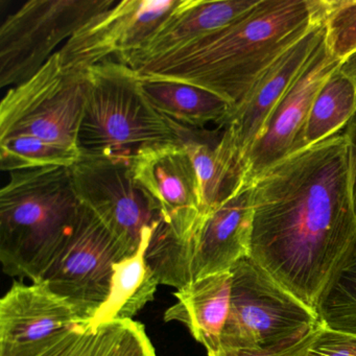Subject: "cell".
Returning a JSON list of instances; mask_svg holds the SVG:
<instances>
[{
	"instance_id": "obj_23",
	"label": "cell",
	"mask_w": 356,
	"mask_h": 356,
	"mask_svg": "<svg viewBox=\"0 0 356 356\" xmlns=\"http://www.w3.org/2000/svg\"><path fill=\"white\" fill-rule=\"evenodd\" d=\"M356 112V89L339 68L314 99L304 133V147L341 132Z\"/></svg>"
},
{
	"instance_id": "obj_5",
	"label": "cell",
	"mask_w": 356,
	"mask_h": 356,
	"mask_svg": "<svg viewBox=\"0 0 356 356\" xmlns=\"http://www.w3.org/2000/svg\"><path fill=\"white\" fill-rule=\"evenodd\" d=\"M230 270V309L218 351L274 353L322 328L314 310L283 289L251 258H243Z\"/></svg>"
},
{
	"instance_id": "obj_2",
	"label": "cell",
	"mask_w": 356,
	"mask_h": 356,
	"mask_svg": "<svg viewBox=\"0 0 356 356\" xmlns=\"http://www.w3.org/2000/svg\"><path fill=\"white\" fill-rule=\"evenodd\" d=\"M325 0H259L225 28L130 67L145 78L201 87L234 108L277 59L325 22Z\"/></svg>"
},
{
	"instance_id": "obj_8",
	"label": "cell",
	"mask_w": 356,
	"mask_h": 356,
	"mask_svg": "<svg viewBox=\"0 0 356 356\" xmlns=\"http://www.w3.org/2000/svg\"><path fill=\"white\" fill-rule=\"evenodd\" d=\"M130 160L131 156L81 154L70 168L81 205L111 231L129 257L163 220L156 202L133 178Z\"/></svg>"
},
{
	"instance_id": "obj_12",
	"label": "cell",
	"mask_w": 356,
	"mask_h": 356,
	"mask_svg": "<svg viewBox=\"0 0 356 356\" xmlns=\"http://www.w3.org/2000/svg\"><path fill=\"white\" fill-rule=\"evenodd\" d=\"M326 35L325 22L314 26L274 62L260 76L245 99L231 110L222 128V140L243 170V178L245 162L250 151L266 130L281 99L326 40Z\"/></svg>"
},
{
	"instance_id": "obj_15",
	"label": "cell",
	"mask_w": 356,
	"mask_h": 356,
	"mask_svg": "<svg viewBox=\"0 0 356 356\" xmlns=\"http://www.w3.org/2000/svg\"><path fill=\"white\" fill-rule=\"evenodd\" d=\"M0 356H157L145 326L133 320L80 323L28 343H0Z\"/></svg>"
},
{
	"instance_id": "obj_7",
	"label": "cell",
	"mask_w": 356,
	"mask_h": 356,
	"mask_svg": "<svg viewBox=\"0 0 356 356\" xmlns=\"http://www.w3.org/2000/svg\"><path fill=\"white\" fill-rule=\"evenodd\" d=\"M115 0H31L0 26V87L17 86L34 76L56 47L70 40Z\"/></svg>"
},
{
	"instance_id": "obj_24",
	"label": "cell",
	"mask_w": 356,
	"mask_h": 356,
	"mask_svg": "<svg viewBox=\"0 0 356 356\" xmlns=\"http://www.w3.org/2000/svg\"><path fill=\"white\" fill-rule=\"evenodd\" d=\"M81 157L79 149L62 147L29 135L0 140V168L5 172L43 168H72Z\"/></svg>"
},
{
	"instance_id": "obj_14",
	"label": "cell",
	"mask_w": 356,
	"mask_h": 356,
	"mask_svg": "<svg viewBox=\"0 0 356 356\" xmlns=\"http://www.w3.org/2000/svg\"><path fill=\"white\" fill-rule=\"evenodd\" d=\"M252 225V185L243 183L224 203L202 216L187 245L191 282L230 270L248 257Z\"/></svg>"
},
{
	"instance_id": "obj_25",
	"label": "cell",
	"mask_w": 356,
	"mask_h": 356,
	"mask_svg": "<svg viewBox=\"0 0 356 356\" xmlns=\"http://www.w3.org/2000/svg\"><path fill=\"white\" fill-rule=\"evenodd\" d=\"M325 5L327 47L343 61L356 51V0H325Z\"/></svg>"
},
{
	"instance_id": "obj_28",
	"label": "cell",
	"mask_w": 356,
	"mask_h": 356,
	"mask_svg": "<svg viewBox=\"0 0 356 356\" xmlns=\"http://www.w3.org/2000/svg\"><path fill=\"white\" fill-rule=\"evenodd\" d=\"M345 137L349 156L350 180H351L352 199L356 213V112L341 131Z\"/></svg>"
},
{
	"instance_id": "obj_4",
	"label": "cell",
	"mask_w": 356,
	"mask_h": 356,
	"mask_svg": "<svg viewBox=\"0 0 356 356\" xmlns=\"http://www.w3.org/2000/svg\"><path fill=\"white\" fill-rule=\"evenodd\" d=\"M186 131L156 110L130 66L110 60L86 70L81 154L132 156L147 145L182 143Z\"/></svg>"
},
{
	"instance_id": "obj_6",
	"label": "cell",
	"mask_w": 356,
	"mask_h": 356,
	"mask_svg": "<svg viewBox=\"0 0 356 356\" xmlns=\"http://www.w3.org/2000/svg\"><path fill=\"white\" fill-rule=\"evenodd\" d=\"M85 95L86 72L63 67L57 51L30 80L6 93L0 104V140L29 135L79 149Z\"/></svg>"
},
{
	"instance_id": "obj_3",
	"label": "cell",
	"mask_w": 356,
	"mask_h": 356,
	"mask_svg": "<svg viewBox=\"0 0 356 356\" xmlns=\"http://www.w3.org/2000/svg\"><path fill=\"white\" fill-rule=\"evenodd\" d=\"M68 168L12 172L0 191V260L9 276L38 281L78 218Z\"/></svg>"
},
{
	"instance_id": "obj_21",
	"label": "cell",
	"mask_w": 356,
	"mask_h": 356,
	"mask_svg": "<svg viewBox=\"0 0 356 356\" xmlns=\"http://www.w3.org/2000/svg\"><path fill=\"white\" fill-rule=\"evenodd\" d=\"M188 130L182 140L188 152L201 187L203 214L218 207L243 184V174L222 135L216 143L200 138Z\"/></svg>"
},
{
	"instance_id": "obj_10",
	"label": "cell",
	"mask_w": 356,
	"mask_h": 356,
	"mask_svg": "<svg viewBox=\"0 0 356 356\" xmlns=\"http://www.w3.org/2000/svg\"><path fill=\"white\" fill-rule=\"evenodd\" d=\"M180 0H122L91 18L58 51L67 70L86 72L105 61L124 63Z\"/></svg>"
},
{
	"instance_id": "obj_20",
	"label": "cell",
	"mask_w": 356,
	"mask_h": 356,
	"mask_svg": "<svg viewBox=\"0 0 356 356\" xmlns=\"http://www.w3.org/2000/svg\"><path fill=\"white\" fill-rule=\"evenodd\" d=\"M152 234L145 237L135 255L114 266L109 297L89 324L132 320L147 302L153 300L159 283L145 261V251Z\"/></svg>"
},
{
	"instance_id": "obj_11",
	"label": "cell",
	"mask_w": 356,
	"mask_h": 356,
	"mask_svg": "<svg viewBox=\"0 0 356 356\" xmlns=\"http://www.w3.org/2000/svg\"><path fill=\"white\" fill-rule=\"evenodd\" d=\"M130 164L133 178L156 202L164 226L187 252L203 216L201 187L188 152L181 143L147 145L131 156Z\"/></svg>"
},
{
	"instance_id": "obj_13",
	"label": "cell",
	"mask_w": 356,
	"mask_h": 356,
	"mask_svg": "<svg viewBox=\"0 0 356 356\" xmlns=\"http://www.w3.org/2000/svg\"><path fill=\"white\" fill-rule=\"evenodd\" d=\"M341 62L329 51L325 40L281 99L266 130L250 151L245 162V184L251 185L268 168L305 149L304 133L314 99Z\"/></svg>"
},
{
	"instance_id": "obj_9",
	"label": "cell",
	"mask_w": 356,
	"mask_h": 356,
	"mask_svg": "<svg viewBox=\"0 0 356 356\" xmlns=\"http://www.w3.org/2000/svg\"><path fill=\"white\" fill-rule=\"evenodd\" d=\"M128 257L111 231L81 205L67 241L38 281L88 323L109 297L114 266Z\"/></svg>"
},
{
	"instance_id": "obj_1",
	"label": "cell",
	"mask_w": 356,
	"mask_h": 356,
	"mask_svg": "<svg viewBox=\"0 0 356 356\" xmlns=\"http://www.w3.org/2000/svg\"><path fill=\"white\" fill-rule=\"evenodd\" d=\"M251 185L248 257L316 312L356 232L345 137L339 132L289 156Z\"/></svg>"
},
{
	"instance_id": "obj_17",
	"label": "cell",
	"mask_w": 356,
	"mask_h": 356,
	"mask_svg": "<svg viewBox=\"0 0 356 356\" xmlns=\"http://www.w3.org/2000/svg\"><path fill=\"white\" fill-rule=\"evenodd\" d=\"M258 3L259 0H180L143 47L124 64L140 63L187 47L232 24Z\"/></svg>"
},
{
	"instance_id": "obj_26",
	"label": "cell",
	"mask_w": 356,
	"mask_h": 356,
	"mask_svg": "<svg viewBox=\"0 0 356 356\" xmlns=\"http://www.w3.org/2000/svg\"><path fill=\"white\" fill-rule=\"evenodd\" d=\"M306 356H356V334L323 326L308 348Z\"/></svg>"
},
{
	"instance_id": "obj_27",
	"label": "cell",
	"mask_w": 356,
	"mask_h": 356,
	"mask_svg": "<svg viewBox=\"0 0 356 356\" xmlns=\"http://www.w3.org/2000/svg\"><path fill=\"white\" fill-rule=\"evenodd\" d=\"M318 331L305 337L303 341L296 343L293 347L287 348L282 351L274 352V353H256V352L245 351V350H220L216 353H208V356H306L308 348L312 345Z\"/></svg>"
},
{
	"instance_id": "obj_19",
	"label": "cell",
	"mask_w": 356,
	"mask_h": 356,
	"mask_svg": "<svg viewBox=\"0 0 356 356\" xmlns=\"http://www.w3.org/2000/svg\"><path fill=\"white\" fill-rule=\"evenodd\" d=\"M139 78L156 110L183 128L197 131L216 124L222 129L230 115L232 106L211 91L177 81Z\"/></svg>"
},
{
	"instance_id": "obj_29",
	"label": "cell",
	"mask_w": 356,
	"mask_h": 356,
	"mask_svg": "<svg viewBox=\"0 0 356 356\" xmlns=\"http://www.w3.org/2000/svg\"><path fill=\"white\" fill-rule=\"evenodd\" d=\"M339 70L341 74L350 79L356 89V51L341 62Z\"/></svg>"
},
{
	"instance_id": "obj_22",
	"label": "cell",
	"mask_w": 356,
	"mask_h": 356,
	"mask_svg": "<svg viewBox=\"0 0 356 356\" xmlns=\"http://www.w3.org/2000/svg\"><path fill=\"white\" fill-rule=\"evenodd\" d=\"M316 312L326 328L356 334V232L321 293Z\"/></svg>"
},
{
	"instance_id": "obj_18",
	"label": "cell",
	"mask_w": 356,
	"mask_h": 356,
	"mask_svg": "<svg viewBox=\"0 0 356 356\" xmlns=\"http://www.w3.org/2000/svg\"><path fill=\"white\" fill-rule=\"evenodd\" d=\"M231 282V270L193 280L175 293L178 303L166 310L164 320L183 323L208 353L218 352L230 309Z\"/></svg>"
},
{
	"instance_id": "obj_16",
	"label": "cell",
	"mask_w": 356,
	"mask_h": 356,
	"mask_svg": "<svg viewBox=\"0 0 356 356\" xmlns=\"http://www.w3.org/2000/svg\"><path fill=\"white\" fill-rule=\"evenodd\" d=\"M83 323L72 305L47 283L15 282L0 301V343H28Z\"/></svg>"
}]
</instances>
